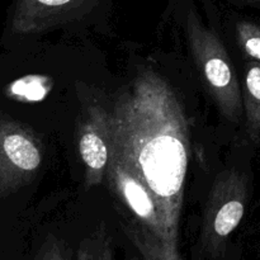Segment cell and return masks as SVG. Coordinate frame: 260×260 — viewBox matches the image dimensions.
I'll use <instances>...</instances> for the list:
<instances>
[{
  "mask_svg": "<svg viewBox=\"0 0 260 260\" xmlns=\"http://www.w3.org/2000/svg\"><path fill=\"white\" fill-rule=\"evenodd\" d=\"M109 113L112 146L154 193L178 246L190 145L177 94L159 74L141 70Z\"/></svg>",
  "mask_w": 260,
  "mask_h": 260,
  "instance_id": "obj_1",
  "label": "cell"
},
{
  "mask_svg": "<svg viewBox=\"0 0 260 260\" xmlns=\"http://www.w3.org/2000/svg\"><path fill=\"white\" fill-rule=\"evenodd\" d=\"M188 41L193 60L217 103L221 113L234 123L244 117L243 89L220 37L196 18H188Z\"/></svg>",
  "mask_w": 260,
  "mask_h": 260,
  "instance_id": "obj_2",
  "label": "cell"
},
{
  "mask_svg": "<svg viewBox=\"0 0 260 260\" xmlns=\"http://www.w3.org/2000/svg\"><path fill=\"white\" fill-rule=\"evenodd\" d=\"M250 193V177L233 168L220 173L208 194L201 229V243L211 255L225 250L231 234L245 216Z\"/></svg>",
  "mask_w": 260,
  "mask_h": 260,
  "instance_id": "obj_3",
  "label": "cell"
},
{
  "mask_svg": "<svg viewBox=\"0 0 260 260\" xmlns=\"http://www.w3.org/2000/svg\"><path fill=\"white\" fill-rule=\"evenodd\" d=\"M107 177L113 192L132 213L134 220L160 239L165 245L178 249L170 240L164 215L154 193L140 179L139 175L113 146Z\"/></svg>",
  "mask_w": 260,
  "mask_h": 260,
  "instance_id": "obj_4",
  "label": "cell"
},
{
  "mask_svg": "<svg viewBox=\"0 0 260 260\" xmlns=\"http://www.w3.org/2000/svg\"><path fill=\"white\" fill-rule=\"evenodd\" d=\"M78 150L86 188L99 185L107 175L112 155L111 113L99 104L85 109L78 127Z\"/></svg>",
  "mask_w": 260,
  "mask_h": 260,
  "instance_id": "obj_5",
  "label": "cell"
},
{
  "mask_svg": "<svg viewBox=\"0 0 260 260\" xmlns=\"http://www.w3.org/2000/svg\"><path fill=\"white\" fill-rule=\"evenodd\" d=\"M2 150L13 172L20 177H29L42 164L43 152L37 137L28 131L13 128L2 139Z\"/></svg>",
  "mask_w": 260,
  "mask_h": 260,
  "instance_id": "obj_6",
  "label": "cell"
},
{
  "mask_svg": "<svg viewBox=\"0 0 260 260\" xmlns=\"http://www.w3.org/2000/svg\"><path fill=\"white\" fill-rule=\"evenodd\" d=\"M84 0H25L22 18L25 29H41L62 24L75 10L83 5Z\"/></svg>",
  "mask_w": 260,
  "mask_h": 260,
  "instance_id": "obj_7",
  "label": "cell"
},
{
  "mask_svg": "<svg viewBox=\"0 0 260 260\" xmlns=\"http://www.w3.org/2000/svg\"><path fill=\"white\" fill-rule=\"evenodd\" d=\"M244 118L251 142L260 140V63L248 60L243 81Z\"/></svg>",
  "mask_w": 260,
  "mask_h": 260,
  "instance_id": "obj_8",
  "label": "cell"
},
{
  "mask_svg": "<svg viewBox=\"0 0 260 260\" xmlns=\"http://www.w3.org/2000/svg\"><path fill=\"white\" fill-rule=\"evenodd\" d=\"M124 235L134 244L145 260H182L178 249L165 245L160 239L142 228L136 221L123 220L121 222Z\"/></svg>",
  "mask_w": 260,
  "mask_h": 260,
  "instance_id": "obj_9",
  "label": "cell"
},
{
  "mask_svg": "<svg viewBox=\"0 0 260 260\" xmlns=\"http://www.w3.org/2000/svg\"><path fill=\"white\" fill-rule=\"evenodd\" d=\"M74 260H113L112 239L104 225H99L91 235L84 239Z\"/></svg>",
  "mask_w": 260,
  "mask_h": 260,
  "instance_id": "obj_10",
  "label": "cell"
},
{
  "mask_svg": "<svg viewBox=\"0 0 260 260\" xmlns=\"http://www.w3.org/2000/svg\"><path fill=\"white\" fill-rule=\"evenodd\" d=\"M236 40L248 60L260 63V25L250 20L236 24Z\"/></svg>",
  "mask_w": 260,
  "mask_h": 260,
  "instance_id": "obj_11",
  "label": "cell"
},
{
  "mask_svg": "<svg viewBox=\"0 0 260 260\" xmlns=\"http://www.w3.org/2000/svg\"><path fill=\"white\" fill-rule=\"evenodd\" d=\"M12 91L27 101H41L50 91V80L42 76H27L15 81Z\"/></svg>",
  "mask_w": 260,
  "mask_h": 260,
  "instance_id": "obj_12",
  "label": "cell"
},
{
  "mask_svg": "<svg viewBox=\"0 0 260 260\" xmlns=\"http://www.w3.org/2000/svg\"><path fill=\"white\" fill-rule=\"evenodd\" d=\"M38 260H74V256L65 241L56 236H50L41 250Z\"/></svg>",
  "mask_w": 260,
  "mask_h": 260,
  "instance_id": "obj_13",
  "label": "cell"
},
{
  "mask_svg": "<svg viewBox=\"0 0 260 260\" xmlns=\"http://www.w3.org/2000/svg\"><path fill=\"white\" fill-rule=\"evenodd\" d=\"M140 256H141V255H140ZM137 260H145L144 258H142V256H141V259H137Z\"/></svg>",
  "mask_w": 260,
  "mask_h": 260,
  "instance_id": "obj_14",
  "label": "cell"
}]
</instances>
